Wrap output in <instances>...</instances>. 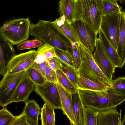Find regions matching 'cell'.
<instances>
[{
	"instance_id": "obj_11",
	"label": "cell",
	"mask_w": 125,
	"mask_h": 125,
	"mask_svg": "<svg viewBox=\"0 0 125 125\" xmlns=\"http://www.w3.org/2000/svg\"><path fill=\"white\" fill-rule=\"evenodd\" d=\"M15 54L12 45L0 36V73L3 76L6 74L8 63Z\"/></svg>"
},
{
	"instance_id": "obj_24",
	"label": "cell",
	"mask_w": 125,
	"mask_h": 125,
	"mask_svg": "<svg viewBox=\"0 0 125 125\" xmlns=\"http://www.w3.org/2000/svg\"><path fill=\"white\" fill-rule=\"evenodd\" d=\"M55 109L45 102L41 108L40 118L42 125H54L55 124Z\"/></svg>"
},
{
	"instance_id": "obj_37",
	"label": "cell",
	"mask_w": 125,
	"mask_h": 125,
	"mask_svg": "<svg viewBox=\"0 0 125 125\" xmlns=\"http://www.w3.org/2000/svg\"><path fill=\"white\" fill-rule=\"evenodd\" d=\"M50 67L54 71H56L60 70L63 65L57 58L54 57L52 59L47 61Z\"/></svg>"
},
{
	"instance_id": "obj_20",
	"label": "cell",
	"mask_w": 125,
	"mask_h": 125,
	"mask_svg": "<svg viewBox=\"0 0 125 125\" xmlns=\"http://www.w3.org/2000/svg\"><path fill=\"white\" fill-rule=\"evenodd\" d=\"M79 44L81 55L87 61L91 67L103 82L105 83L110 85L111 83L104 75L95 62L93 54L91 53L81 42L79 43Z\"/></svg>"
},
{
	"instance_id": "obj_27",
	"label": "cell",
	"mask_w": 125,
	"mask_h": 125,
	"mask_svg": "<svg viewBox=\"0 0 125 125\" xmlns=\"http://www.w3.org/2000/svg\"><path fill=\"white\" fill-rule=\"evenodd\" d=\"M103 8V16L122 11L121 8L117 0H101Z\"/></svg>"
},
{
	"instance_id": "obj_10",
	"label": "cell",
	"mask_w": 125,
	"mask_h": 125,
	"mask_svg": "<svg viewBox=\"0 0 125 125\" xmlns=\"http://www.w3.org/2000/svg\"><path fill=\"white\" fill-rule=\"evenodd\" d=\"M52 22L60 33L70 43L81 42L71 23L68 21L64 15L60 16Z\"/></svg>"
},
{
	"instance_id": "obj_14",
	"label": "cell",
	"mask_w": 125,
	"mask_h": 125,
	"mask_svg": "<svg viewBox=\"0 0 125 125\" xmlns=\"http://www.w3.org/2000/svg\"><path fill=\"white\" fill-rule=\"evenodd\" d=\"M121 116L116 107L101 110L98 115L97 125H121Z\"/></svg>"
},
{
	"instance_id": "obj_6",
	"label": "cell",
	"mask_w": 125,
	"mask_h": 125,
	"mask_svg": "<svg viewBox=\"0 0 125 125\" xmlns=\"http://www.w3.org/2000/svg\"><path fill=\"white\" fill-rule=\"evenodd\" d=\"M81 42L92 53L95 48L97 34L89 25L80 20L71 23Z\"/></svg>"
},
{
	"instance_id": "obj_21",
	"label": "cell",
	"mask_w": 125,
	"mask_h": 125,
	"mask_svg": "<svg viewBox=\"0 0 125 125\" xmlns=\"http://www.w3.org/2000/svg\"><path fill=\"white\" fill-rule=\"evenodd\" d=\"M110 85L93 81L79 75L77 83L78 89L101 91L105 90Z\"/></svg>"
},
{
	"instance_id": "obj_12",
	"label": "cell",
	"mask_w": 125,
	"mask_h": 125,
	"mask_svg": "<svg viewBox=\"0 0 125 125\" xmlns=\"http://www.w3.org/2000/svg\"><path fill=\"white\" fill-rule=\"evenodd\" d=\"M35 87L34 83L25 74L21 80L12 98L11 103L25 102Z\"/></svg>"
},
{
	"instance_id": "obj_30",
	"label": "cell",
	"mask_w": 125,
	"mask_h": 125,
	"mask_svg": "<svg viewBox=\"0 0 125 125\" xmlns=\"http://www.w3.org/2000/svg\"><path fill=\"white\" fill-rule=\"evenodd\" d=\"M86 125H97V116L100 110L89 107H85Z\"/></svg>"
},
{
	"instance_id": "obj_19",
	"label": "cell",
	"mask_w": 125,
	"mask_h": 125,
	"mask_svg": "<svg viewBox=\"0 0 125 125\" xmlns=\"http://www.w3.org/2000/svg\"><path fill=\"white\" fill-rule=\"evenodd\" d=\"M81 64L76 70L79 74L93 81L105 83L91 68L87 61L81 54Z\"/></svg>"
},
{
	"instance_id": "obj_8",
	"label": "cell",
	"mask_w": 125,
	"mask_h": 125,
	"mask_svg": "<svg viewBox=\"0 0 125 125\" xmlns=\"http://www.w3.org/2000/svg\"><path fill=\"white\" fill-rule=\"evenodd\" d=\"M36 53V51L33 50L15 55L8 64L6 74L26 71L31 67L34 63Z\"/></svg>"
},
{
	"instance_id": "obj_39",
	"label": "cell",
	"mask_w": 125,
	"mask_h": 125,
	"mask_svg": "<svg viewBox=\"0 0 125 125\" xmlns=\"http://www.w3.org/2000/svg\"><path fill=\"white\" fill-rule=\"evenodd\" d=\"M77 0H74V2H75Z\"/></svg>"
},
{
	"instance_id": "obj_9",
	"label": "cell",
	"mask_w": 125,
	"mask_h": 125,
	"mask_svg": "<svg viewBox=\"0 0 125 125\" xmlns=\"http://www.w3.org/2000/svg\"><path fill=\"white\" fill-rule=\"evenodd\" d=\"M93 54L96 63L111 83L116 67L106 54L99 38H97Z\"/></svg>"
},
{
	"instance_id": "obj_2",
	"label": "cell",
	"mask_w": 125,
	"mask_h": 125,
	"mask_svg": "<svg viewBox=\"0 0 125 125\" xmlns=\"http://www.w3.org/2000/svg\"><path fill=\"white\" fill-rule=\"evenodd\" d=\"M30 35L38 38L44 43L55 48L70 50L69 41L60 33L50 21L40 19L37 23L31 24Z\"/></svg>"
},
{
	"instance_id": "obj_29",
	"label": "cell",
	"mask_w": 125,
	"mask_h": 125,
	"mask_svg": "<svg viewBox=\"0 0 125 125\" xmlns=\"http://www.w3.org/2000/svg\"><path fill=\"white\" fill-rule=\"evenodd\" d=\"M71 81L77 88V83L79 75L75 69L67 66L63 65L60 69Z\"/></svg>"
},
{
	"instance_id": "obj_1",
	"label": "cell",
	"mask_w": 125,
	"mask_h": 125,
	"mask_svg": "<svg viewBox=\"0 0 125 125\" xmlns=\"http://www.w3.org/2000/svg\"><path fill=\"white\" fill-rule=\"evenodd\" d=\"M74 21L80 20L89 25L97 35L103 16L101 0H77L74 2Z\"/></svg>"
},
{
	"instance_id": "obj_5",
	"label": "cell",
	"mask_w": 125,
	"mask_h": 125,
	"mask_svg": "<svg viewBox=\"0 0 125 125\" xmlns=\"http://www.w3.org/2000/svg\"><path fill=\"white\" fill-rule=\"evenodd\" d=\"M122 11L103 16L101 26L100 29L116 50L119 38Z\"/></svg>"
},
{
	"instance_id": "obj_18",
	"label": "cell",
	"mask_w": 125,
	"mask_h": 125,
	"mask_svg": "<svg viewBox=\"0 0 125 125\" xmlns=\"http://www.w3.org/2000/svg\"><path fill=\"white\" fill-rule=\"evenodd\" d=\"M116 51L120 59L121 68L125 62V12L124 11H122L119 38Z\"/></svg>"
},
{
	"instance_id": "obj_15",
	"label": "cell",
	"mask_w": 125,
	"mask_h": 125,
	"mask_svg": "<svg viewBox=\"0 0 125 125\" xmlns=\"http://www.w3.org/2000/svg\"><path fill=\"white\" fill-rule=\"evenodd\" d=\"M72 108L77 125H86L85 107L78 91L72 94Z\"/></svg>"
},
{
	"instance_id": "obj_33",
	"label": "cell",
	"mask_w": 125,
	"mask_h": 125,
	"mask_svg": "<svg viewBox=\"0 0 125 125\" xmlns=\"http://www.w3.org/2000/svg\"><path fill=\"white\" fill-rule=\"evenodd\" d=\"M15 116L3 107L0 110V125H11Z\"/></svg>"
},
{
	"instance_id": "obj_38",
	"label": "cell",
	"mask_w": 125,
	"mask_h": 125,
	"mask_svg": "<svg viewBox=\"0 0 125 125\" xmlns=\"http://www.w3.org/2000/svg\"><path fill=\"white\" fill-rule=\"evenodd\" d=\"M47 62L41 63L34 62L32 67L36 69L45 77V72Z\"/></svg>"
},
{
	"instance_id": "obj_28",
	"label": "cell",
	"mask_w": 125,
	"mask_h": 125,
	"mask_svg": "<svg viewBox=\"0 0 125 125\" xmlns=\"http://www.w3.org/2000/svg\"><path fill=\"white\" fill-rule=\"evenodd\" d=\"M26 74L35 85L44 86L47 82L45 77L32 67L26 71Z\"/></svg>"
},
{
	"instance_id": "obj_36",
	"label": "cell",
	"mask_w": 125,
	"mask_h": 125,
	"mask_svg": "<svg viewBox=\"0 0 125 125\" xmlns=\"http://www.w3.org/2000/svg\"><path fill=\"white\" fill-rule=\"evenodd\" d=\"M30 125L24 113L22 112L20 115L15 116L11 125Z\"/></svg>"
},
{
	"instance_id": "obj_26",
	"label": "cell",
	"mask_w": 125,
	"mask_h": 125,
	"mask_svg": "<svg viewBox=\"0 0 125 125\" xmlns=\"http://www.w3.org/2000/svg\"><path fill=\"white\" fill-rule=\"evenodd\" d=\"M56 72L58 82L65 90L71 94L78 91V89L60 70H57Z\"/></svg>"
},
{
	"instance_id": "obj_25",
	"label": "cell",
	"mask_w": 125,
	"mask_h": 125,
	"mask_svg": "<svg viewBox=\"0 0 125 125\" xmlns=\"http://www.w3.org/2000/svg\"><path fill=\"white\" fill-rule=\"evenodd\" d=\"M54 48L56 57L60 62L66 66L76 70L74 60L70 51L58 48Z\"/></svg>"
},
{
	"instance_id": "obj_7",
	"label": "cell",
	"mask_w": 125,
	"mask_h": 125,
	"mask_svg": "<svg viewBox=\"0 0 125 125\" xmlns=\"http://www.w3.org/2000/svg\"><path fill=\"white\" fill-rule=\"evenodd\" d=\"M35 92L54 109H61L60 96L56 83L47 81L44 86L35 85Z\"/></svg>"
},
{
	"instance_id": "obj_13",
	"label": "cell",
	"mask_w": 125,
	"mask_h": 125,
	"mask_svg": "<svg viewBox=\"0 0 125 125\" xmlns=\"http://www.w3.org/2000/svg\"><path fill=\"white\" fill-rule=\"evenodd\" d=\"M56 83L60 96L61 109L69 119L71 125H77L73 110L72 94L59 83L57 82Z\"/></svg>"
},
{
	"instance_id": "obj_16",
	"label": "cell",
	"mask_w": 125,
	"mask_h": 125,
	"mask_svg": "<svg viewBox=\"0 0 125 125\" xmlns=\"http://www.w3.org/2000/svg\"><path fill=\"white\" fill-rule=\"evenodd\" d=\"M98 33L99 38L107 56L116 68H120V60L116 50L111 44L101 29Z\"/></svg>"
},
{
	"instance_id": "obj_17",
	"label": "cell",
	"mask_w": 125,
	"mask_h": 125,
	"mask_svg": "<svg viewBox=\"0 0 125 125\" xmlns=\"http://www.w3.org/2000/svg\"><path fill=\"white\" fill-rule=\"evenodd\" d=\"M23 112L30 125H38V120L40 113V107L34 100L26 101Z\"/></svg>"
},
{
	"instance_id": "obj_35",
	"label": "cell",
	"mask_w": 125,
	"mask_h": 125,
	"mask_svg": "<svg viewBox=\"0 0 125 125\" xmlns=\"http://www.w3.org/2000/svg\"><path fill=\"white\" fill-rule=\"evenodd\" d=\"M110 86L117 90H125V77H119L115 80L112 79Z\"/></svg>"
},
{
	"instance_id": "obj_3",
	"label": "cell",
	"mask_w": 125,
	"mask_h": 125,
	"mask_svg": "<svg viewBox=\"0 0 125 125\" xmlns=\"http://www.w3.org/2000/svg\"><path fill=\"white\" fill-rule=\"evenodd\" d=\"M31 24L28 18L10 20L0 27V36L12 45L18 44L28 39Z\"/></svg>"
},
{
	"instance_id": "obj_23",
	"label": "cell",
	"mask_w": 125,
	"mask_h": 125,
	"mask_svg": "<svg viewBox=\"0 0 125 125\" xmlns=\"http://www.w3.org/2000/svg\"><path fill=\"white\" fill-rule=\"evenodd\" d=\"M58 4V12L60 16L64 15L68 21L71 23L74 21V0H60Z\"/></svg>"
},
{
	"instance_id": "obj_22",
	"label": "cell",
	"mask_w": 125,
	"mask_h": 125,
	"mask_svg": "<svg viewBox=\"0 0 125 125\" xmlns=\"http://www.w3.org/2000/svg\"><path fill=\"white\" fill-rule=\"evenodd\" d=\"M36 55L34 62L41 63L56 57L54 47L49 44L44 43L39 47L36 51Z\"/></svg>"
},
{
	"instance_id": "obj_34",
	"label": "cell",
	"mask_w": 125,
	"mask_h": 125,
	"mask_svg": "<svg viewBox=\"0 0 125 125\" xmlns=\"http://www.w3.org/2000/svg\"><path fill=\"white\" fill-rule=\"evenodd\" d=\"M45 78L47 81L55 83L58 82L56 72L50 67L47 62L45 72Z\"/></svg>"
},
{
	"instance_id": "obj_4",
	"label": "cell",
	"mask_w": 125,
	"mask_h": 125,
	"mask_svg": "<svg viewBox=\"0 0 125 125\" xmlns=\"http://www.w3.org/2000/svg\"><path fill=\"white\" fill-rule=\"evenodd\" d=\"M26 71L6 74L0 82V105L3 107L11 103L12 98L19 84L24 76Z\"/></svg>"
},
{
	"instance_id": "obj_31",
	"label": "cell",
	"mask_w": 125,
	"mask_h": 125,
	"mask_svg": "<svg viewBox=\"0 0 125 125\" xmlns=\"http://www.w3.org/2000/svg\"><path fill=\"white\" fill-rule=\"evenodd\" d=\"M70 52L73 58L76 70L79 67L81 62V50L79 43L70 42Z\"/></svg>"
},
{
	"instance_id": "obj_32",
	"label": "cell",
	"mask_w": 125,
	"mask_h": 125,
	"mask_svg": "<svg viewBox=\"0 0 125 125\" xmlns=\"http://www.w3.org/2000/svg\"><path fill=\"white\" fill-rule=\"evenodd\" d=\"M43 44V42L37 38L30 40H26L19 43L17 46L19 50L31 49L39 47Z\"/></svg>"
}]
</instances>
